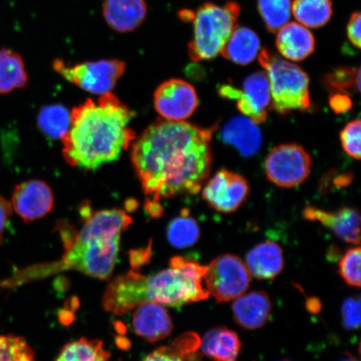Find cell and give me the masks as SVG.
<instances>
[{"instance_id":"cell-32","label":"cell","mask_w":361,"mask_h":361,"mask_svg":"<svg viewBox=\"0 0 361 361\" xmlns=\"http://www.w3.org/2000/svg\"><path fill=\"white\" fill-rule=\"evenodd\" d=\"M360 247L358 245L347 251L338 262V274L343 281L351 287H360Z\"/></svg>"},{"instance_id":"cell-23","label":"cell","mask_w":361,"mask_h":361,"mask_svg":"<svg viewBox=\"0 0 361 361\" xmlns=\"http://www.w3.org/2000/svg\"><path fill=\"white\" fill-rule=\"evenodd\" d=\"M28 81V73L20 54L10 49H0V94L25 88Z\"/></svg>"},{"instance_id":"cell-33","label":"cell","mask_w":361,"mask_h":361,"mask_svg":"<svg viewBox=\"0 0 361 361\" xmlns=\"http://www.w3.org/2000/svg\"><path fill=\"white\" fill-rule=\"evenodd\" d=\"M361 121L360 119L350 121L341 130V141L343 148L350 157L360 159Z\"/></svg>"},{"instance_id":"cell-9","label":"cell","mask_w":361,"mask_h":361,"mask_svg":"<svg viewBox=\"0 0 361 361\" xmlns=\"http://www.w3.org/2000/svg\"><path fill=\"white\" fill-rule=\"evenodd\" d=\"M264 169L270 182L276 186L295 188L308 178L311 158L303 147L295 143L283 144L269 152Z\"/></svg>"},{"instance_id":"cell-14","label":"cell","mask_w":361,"mask_h":361,"mask_svg":"<svg viewBox=\"0 0 361 361\" xmlns=\"http://www.w3.org/2000/svg\"><path fill=\"white\" fill-rule=\"evenodd\" d=\"M303 215L306 220L318 222L331 229L343 241L354 245H360V216L357 209L343 207L340 210L331 212L307 207Z\"/></svg>"},{"instance_id":"cell-31","label":"cell","mask_w":361,"mask_h":361,"mask_svg":"<svg viewBox=\"0 0 361 361\" xmlns=\"http://www.w3.org/2000/svg\"><path fill=\"white\" fill-rule=\"evenodd\" d=\"M0 361H37L24 338L0 335Z\"/></svg>"},{"instance_id":"cell-26","label":"cell","mask_w":361,"mask_h":361,"mask_svg":"<svg viewBox=\"0 0 361 361\" xmlns=\"http://www.w3.org/2000/svg\"><path fill=\"white\" fill-rule=\"evenodd\" d=\"M110 357L102 341L81 338L63 347L56 361H108Z\"/></svg>"},{"instance_id":"cell-6","label":"cell","mask_w":361,"mask_h":361,"mask_svg":"<svg viewBox=\"0 0 361 361\" xmlns=\"http://www.w3.org/2000/svg\"><path fill=\"white\" fill-rule=\"evenodd\" d=\"M259 61L269 79L271 110L284 115L310 109V78L304 70L267 49L259 51Z\"/></svg>"},{"instance_id":"cell-39","label":"cell","mask_w":361,"mask_h":361,"mask_svg":"<svg viewBox=\"0 0 361 361\" xmlns=\"http://www.w3.org/2000/svg\"><path fill=\"white\" fill-rule=\"evenodd\" d=\"M283 361H290V360H283Z\"/></svg>"},{"instance_id":"cell-5","label":"cell","mask_w":361,"mask_h":361,"mask_svg":"<svg viewBox=\"0 0 361 361\" xmlns=\"http://www.w3.org/2000/svg\"><path fill=\"white\" fill-rule=\"evenodd\" d=\"M241 6L235 1L224 6L205 3L193 11V37L188 45L192 61H210L222 52L238 27Z\"/></svg>"},{"instance_id":"cell-8","label":"cell","mask_w":361,"mask_h":361,"mask_svg":"<svg viewBox=\"0 0 361 361\" xmlns=\"http://www.w3.org/2000/svg\"><path fill=\"white\" fill-rule=\"evenodd\" d=\"M204 282L209 296L219 303L229 302L243 295L250 286L251 274L239 257L224 255L207 266Z\"/></svg>"},{"instance_id":"cell-22","label":"cell","mask_w":361,"mask_h":361,"mask_svg":"<svg viewBox=\"0 0 361 361\" xmlns=\"http://www.w3.org/2000/svg\"><path fill=\"white\" fill-rule=\"evenodd\" d=\"M261 51L259 35L247 27L238 26L223 49V56L235 64L246 66L254 61Z\"/></svg>"},{"instance_id":"cell-3","label":"cell","mask_w":361,"mask_h":361,"mask_svg":"<svg viewBox=\"0 0 361 361\" xmlns=\"http://www.w3.org/2000/svg\"><path fill=\"white\" fill-rule=\"evenodd\" d=\"M133 117L129 107L111 92L75 107L69 130L62 138L67 164L93 171L118 159L135 141L129 126Z\"/></svg>"},{"instance_id":"cell-29","label":"cell","mask_w":361,"mask_h":361,"mask_svg":"<svg viewBox=\"0 0 361 361\" xmlns=\"http://www.w3.org/2000/svg\"><path fill=\"white\" fill-rule=\"evenodd\" d=\"M323 83L329 92L349 96L360 90V68L337 67L324 76Z\"/></svg>"},{"instance_id":"cell-1","label":"cell","mask_w":361,"mask_h":361,"mask_svg":"<svg viewBox=\"0 0 361 361\" xmlns=\"http://www.w3.org/2000/svg\"><path fill=\"white\" fill-rule=\"evenodd\" d=\"M209 128L158 120L133 142L130 159L141 183L146 203H158L200 192L213 164Z\"/></svg>"},{"instance_id":"cell-19","label":"cell","mask_w":361,"mask_h":361,"mask_svg":"<svg viewBox=\"0 0 361 361\" xmlns=\"http://www.w3.org/2000/svg\"><path fill=\"white\" fill-rule=\"evenodd\" d=\"M246 266L250 274L259 281H272L284 267L283 252L277 243L267 240L248 252Z\"/></svg>"},{"instance_id":"cell-2","label":"cell","mask_w":361,"mask_h":361,"mask_svg":"<svg viewBox=\"0 0 361 361\" xmlns=\"http://www.w3.org/2000/svg\"><path fill=\"white\" fill-rule=\"evenodd\" d=\"M80 214L83 219L80 230L66 221H59L56 225L65 247L61 260L26 269L21 274L22 281L69 270L99 279L111 276L118 258L121 234L133 224V219L121 209L94 212L87 203L81 206Z\"/></svg>"},{"instance_id":"cell-25","label":"cell","mask_w":361,"mask_h":361,"mask_svg":"<svg viewBox=\"0 0 361 361\" xmlns=\"http://www.w3.org/2000/svg\"><path fill=\"white\" fill-rule=\"evenodd\" d=\"M292 13L302 25L319 29L331 20L333 4L331 0H293Z\"/></svg>"},{"instance_id":"cell-21","label":"cell","mask_w":361,"mask_h":361,"mask_svg":"<svg viewBox=\"0 0 361 361\" xmlns=\"http://www.w3.org/2000/svg\"><path fill=\"white\" fill-rule=\"evenodd\" d=\"M200 347L202 353L213 361H238L242 343L235 331L221 326L207 331Z\"/></svg>"},{"instance_id":"cell-7","label":"cell","mask_w":361,"mask_h":361,"mask_svg":"<svg viewBox=\"0 0 361 361\" xmlns=\"http://www.w3.org/2000/svg\"><path fill=\"white\" fill-rule=\"evenodd\" d=\"M53 68L69 82L85 92L104 94L111 92L126 71V63L121 60L87 61L71 66L56 60Z\"/></svg>"},{"instance_id":"cell-10","label":"cell","mask_w":361,"mask_h":361,"mask_svg":"<svg viewBox=\"0 0 361 361\" xmlns=\"http://www.w3.org/2000/svg\"><path fill=\"white\" fill-rule=\"evenodd\" d=\"M219 93L222 97L236 100L238 110L256 124L264 123L267 118L271 93L265 71L256 72L248 76L242 90L225 85L219 89Z\"/></svg>"},{"instance_id":"cell-11","label":"cell","mask_w":361,"mask_h":361,"mask_svg":"<svg viewBox=\"0 0 361 361\" xmlns=\"http://www.w3.org/2000/svg\"><path fill=\"white\" fill-rule=\"evenodd\" d=\"M197 106L196 90L183 80H166L154 93L155 109L164 120L183 121L195 112Z\"/></svg>"},{"instance_id":"cell-4","label":"cell","mask_w":361,"mask_h":361,"mask_svg":"<svg viewBox=\"0 0 361 361\" xmlns=\"http://www.w3.org/2000/svg\"><path fill=\"white\" fill-rule=\"evenodd\" d=\"M207 266L176 256L169 268L151 276L129 271L107 286L103 307L108 312L123 314L145 302L180 307L209 299L204 282Z\"/></svg>"},{"instance_id":"cell-16","label":"cell","mask_w":361,"mask_h":361,"mask_svg":"<svg viewBox=\"0 0 361 361\" xmlns=\"http://www.w3.org/2000/svg\"><path fill=\"white\" fill-rule=\"evenodd\" d=\"M102 16L108 26L116 32H133L147 16L146 0H105Z\"/></svg>"},{"instance_id":"cell-27","label":"cell","mask_w":361,"mask_h":361,"mask_svg":"<svg viewBox=\"0 0 361 361\" xmlns=\"http://www.w3.org/2000/svg\"><path fill=\"white\" fill-rule=\"evenodd\" d=\"M166 234L171 246L186 248L200 240L201 230L196 219L188 214V210H183L182 214L171 221Z\"/></svg>"},{"instance_id":"cell-36","label":"cell","mask_w":361,"mask_h":361,"mask_svg":"<svg viewBox=\"0 0 361 361\" xmlns=\"http://www.w3.org/2000/svg\"><path fill=\"white\" fill-rule=\"evenodd\" d=\"M12 214V205L0 194V243L3 242L7 224Z\"/></svg>"},{"instance_id":"cell-35","label":"cell","mask_w":361,"mask_h":361,"mask_svg":"<svg viewBox=\"0 0 361 361\" xmlns=\"http://www.w3.org/2000/svg\"><path fill=\"white\" fill-rule=\"evenodd\" d=\"M360 13L355 11L352 13L347 24V36L350 42L355 47L360 48Z\"/></svg>"},{"instance_id":"cell-38","label":"cell","mask_w":361,"mask_h":361,"mask_svg":"<svg viewBox=\"0 0 361 361\" xmlns=\"http://www.w3.org/2000/svg\"><path fill=\"white\" fill-rule=\"evenodd\" d=\"M341 361H360V360L356 359L355 357H353V356L350 355L349 357L342 360Z\"/></svg>"},{"instance_id":"cell-18","label":"cell","mask_w":361,"mask_h":361,"mask_svg":"<svg viewBox=\"0 0 361 361\" xmlns=\"http://www.w3.org/2000/svg\"><path fill=\"white\" fill-rule=\"evenodd\" d=\"M276 47L287 60L302 61L314 52L315 38L307 27L290 22L278 31Z\"/></svg>"},{"instance_id":"cell-12","label":"cell","mask_w":361,"mask_h":361,"mask_svg":"<svg viewBox=\"0 0 361 361\" xmlns=\"http://www.w3.org/2000/svg\"><path fill=\"white\" fill-rule=\"evenodd\" d=\"M250 194V185L245 178L222 169L209 180L202 191V198L212 209L223 214L235 212Z\"/></svg>"},{"instance_id":"cell-15","label":"cell","mask_w":361,"mask_h":361,"mask_svg":"<svg viewBox=\"0 0 361 361\" xmlns=\"http://www.w3.org/2000/svg\"><path fill=\"white\" fill-rule=\"evenodd\" d=\"M133 315V331L148 342L164 340L173 329V320L164 305L145 302L135 307Z\"/></svg>"},{"instance_id":"cell-30","label":"cell","mask_w":361,"mask_h":361,"mask_svg":"<svg viewBox=\"0 0 361 361\" xmlns=\"http://www.w3.org/2000/svg\"><path fill=\"white\" fill-rule=\"evenodd\" d=\"M258 11L266 28L277 33L288 24L292 15L291 0H258Z\"/></svg>"},{"instance_id":"cell-24","label":"cell","mask_w":361,"mask_h":361,"mask_svg":"<svg viewBox=\"0 0 361 361\" xmlns=\"http://www.w3.org/2000/svg\"><path fill=\"white\" fill-rule=\"evenodd\" d=\"M200 345L201 340L197 334H184L170 345L152 352L142 361H200L197 354Z\"/></svg>"},{"instance_id":"cell-17","label":"cell","mask_w":361,"mask_h":361,"mask_svg":"<svg viewBox=\"0 0 361 361\" xmlns=\"http://www.w3.org/2000/svg\"><path fill=\"white\" fill-rule=\"evenodd\" d=\"M234 300L233 315L239 326L255 331L269 322L272 303L267 293L258 290L243 293Z\"/></svg>"},{"instance_id":"cell-20","label":"cell","mask_w":361,"mask_h":361,"mask_svg":"<svg viewBox=\"0 0 361 361\" xmlns=\"http://www.w3.org/2000/svg\"><path fill=\"white\" fill-rule=\"evenodd\" d=\"M222 140L238 149L243 156L251 157L259 150L263 137L254 121L247 117L238 116L225 125Z\"/></svg>"},{"instance_id":"cell-34","label":"cell","mask_w":361,"mask_h":361,"mask_svg":"<svg viewBox=\"0 0 361 361\" xmlns=\"http://www.w3.org/2000/svg\"><path fill=\"white\" fill-rule=\"evenodd\" d=\"M343 326L348 331H354L360 326V301L354 297L348 298L342 305Z\"/></svg>"},{"instance_id":"cell-13","label":"cell","mask_w":361,"mask_h":361,"mask_svg":"<svg viewBox=\"0 0 361 361\" xmlns=\"http://www.w3.org/2000/svg\"><path fill=\"white\" fill-rule=\"evenodd\" d=\"M54 194L47 183L30 180L21 183L12 195V207L26 223L42 219L53 209Z\"/></svg>"},{"instance_id":"cell-28","label":"cell","mask_w":361,"mask_h":361,"mask_svg":"<svg viewBox=\"0 0 361 361\" xmlns=\"http://www.w3.org/2000/svg\"><path fill=\"white\" fill-rule=\"evenodd\" d=\"M71 113L61 105L47 106L40 110L38 126L42 132L54 139H62L69 130Z\"/></svg>"},{"instance_id":"cell-37","label":"cell","mask_w":361,"mask_h":361,"mask_svg":"<svg viewBox=\"0 0 361 361\" xmlns=\"http://www.w3.org/2000/svg\"><path fill=\"white\" fill-rule=\"evenodd\" d=\"M329 102L334 111L338 113L348 111L351 107L350 98L346 94H334Z\"/></svg>"}]
</instances>
